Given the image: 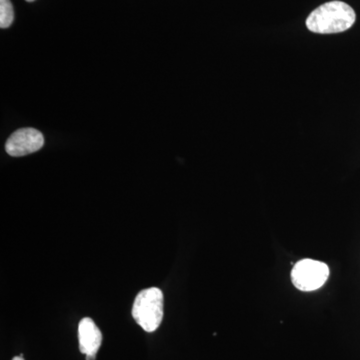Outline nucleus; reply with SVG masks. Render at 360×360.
<instances>
[{"instance_id":"nucleus-3","label":"nucleus","mask_w":360,"mask_h":360,"mask_svg":"<svg viewBox=\"0 0 360 360\" xmlns=\"http://www.w3.org/2000/svg\"><path fill=\"white\" fill-rule=\"evenodd\" d=\"M328 264L309 258L296 262L291 270L293 285L304 292L319 290L328 281Z\"/></svg>"},{"instance_id":"nucleus-1","label":"nucleus","mask_w":360,"mask_h":360,"mask_svg":"<svg viewBox=\"0 0 360 360\" xmlns=\"http://www.w3.org/2000/svg\"><path fill=\"white\" fill-rule=\"evenodd\" d=\"M356 15L354 8L342 1H330L317 7L309 14L307 26L310 32L333 34L349 30L354 25Z\"/></svg>"},{"instance_id":"nucleus-7","label":"nucleus","mask_w":360,"mask_h":360,"mask_svg":"<svg viewBox=\"0 0 360 360\" xmlns=\"http://www.w3.org/2000/svg\"><path fill=\"white\" fill-rule=\"evenodd\" d=\"M86 356V360H96V357L94 355H85Z\"/></svg>"},{"instance_id":"nucleus-6","label":"nucleus","mask_w":360,"mask_h":360,"mask_svg":"<svg viewBox=\"0 0 360 360\" xmlns=\"http://www.w3.org/2000/svg\"><path fill=\"white\" fill-rule=\"evenodd\" d=\"M13 20V6L11 0H0V27L8 28Z\"/></svg>"},{"instance_id":"nucleus-9","label":"nucleus","mask_w":360,"mask_h":360,"mask_svg":"<svg viewBox=\"0 0 360 360\" xmlns=\"http://www.w3.org/2000/svg\"><path fill=\"white\" fill-rule=\"evenodd\" d=\"M26 1H27V2H32V1H34V0H26Z\"/></svg>"},{"instance_id":"nucleus-5","label":"nucleus","mask_w":360,"mask_h":360,"mask_svg":"<svg viewBox=\"0 0 360 360\" xmlns=\"http://www.w3.org/2000/svg\"><path fill=\"white\" fill-rule=\"evenodd\" d=\"M78 340H79V349L85 355H94L103 342V335L101 329L97 328L94 321L89 317L82 319L78 326Z\"/></svg>"},{"instance_id":"nucleus-8","label":"nucleus","mask_w":360,"mask_h":360,"mask_svg":"<svg viewBox=\"0 0 360 360\" xmlns=\"http://www.w3.org/2000/svg\"><path fill=\"white\" fill-rule=\"evenodd\" d=\"M13 360H25V359H23L22 355H20V356L14 357V359Z\"/></svg>"},{"instance_id":"nucleus-2","label":"nucleus","mask_w":360,"mask_h":360,"mask_svg":"<svg viewBox=\"0 0 360 360\" xmlns=\"http://www.w3.org/2000/svg\"><path fill=\"white\" fill-rule=\"evenodd\" d=\"M132 316L146 333L160 328L163 319V293L158 288L141 290L135 298Z\"/></svg>"},{"instance_id":"nucleus-4","label":"nucleus","mask_w":360,"mask_h":360,"mask_svg":"<svg viewBox=\"0 0 360 360\" xmlns=\"http://www.w3.org/2000/svg\"><path fill=\"white\" fill-rule=\"evenodd\" d=\"M44 146V137L39 130L21 129L16 130L7 139L6 150L11 156L18 158L37 153Z\"/></svg>"}]
</instances>
